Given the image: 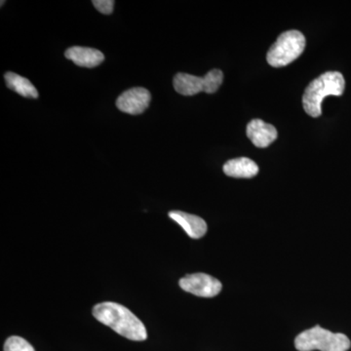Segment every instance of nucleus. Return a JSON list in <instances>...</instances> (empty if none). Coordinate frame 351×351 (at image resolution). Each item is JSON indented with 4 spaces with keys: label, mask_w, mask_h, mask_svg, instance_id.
I'll return each mask as SVG.
<instances>
[{
    "label": "nucleus",
    "mask_w": 351,
    "mask_h": 351,
    "mask_svg": "<svg viewBox=\"0 0 351 351\" xmlns=\"http://www.w3.org/2000/svg\"><path fill=\"white\" fill-rule=\"evenodd\" d=\"M169 217L184 228L189 237L199 239L207 232V223L200 217L182 211H171Z\"/></svg>",
    "instance_id": "9"
},
{
    "label": "nucleus",
    "mask_w": 351,
    "mask_h": 351,
    "mask_svg": "<svg viewBox=\"0 0 351 351\" xmlns=\"http://www.w3.org/2000/svg\"><path fill=\"white\" fill-rule=\"evenodd\" d=\"M4 351H36L34 346L18 336H12L6 339L4 343Z\"/></svg>",
    "instance_id": "13"
},
{
    "label": "nucleus",
    "mask_w": 351,
    "mask_h": 351,
    "mask_svg": "<svg viewBox=\"0 0 351 351\" xmlns=\"http://www.w3.org/2000/svg\"><path fill=\"white\" fill-rule=\"evenodd\" d=\"M223 172L228 177L253 178L258 173L257 164L247 157L230 159L223 165Z\"/></svg>",
    "instance_id": "11"
},
{
    "label": "nucleus",
    "mask_w": 351,
    "mask_h": 351,
    "mask_svg": "<svg viewBox=\"0 0 351 351\" xmlns=\"http://www.w3.org/2000/svg\"><path fill=\"white\" fill-rule=\"evenodd\" d=\"M4 78H5L7 87L10 88L16 93L25 97V98H38V90L27 78L17 75V73H11V71L6 73Z\"/></svg>",
    "instance_id": "12"
},
{
    "label": "nucleus",
    "mask_w": 351,
    "mask_h": 351,
    "mask_svg": "<svg viewBox=\"0 0 351 351\" xmlns=\"http://www.w3.org/2000/svg\"><path fill=\"white\" fill-rule=\"evenodd\" d=\"M346 82L338 71H328L309 83L302 96V105L309 117H319L322 101L327 96H341Z\"/></svg>",
    "instance_id": "2"
},
{
    "label": "nucleus",
    "mask_w": 351,
    "mask_h": 351,
    "mask_svg": "<svg viewBox=\"0 0 351 351\" xmlns=\"http://www.w3.org/2000/svg\"><path fill=\"white\" fill-rule=\"evenodd\" d=\"M247 137L256 147H267L278 137L276 127L261 119H253L247 125Z\"/></svg>",
    "instance_id": "8"
},
{
    "label": "nucleus",
    "mask_w": 351,
    "mask_h": 351,
    "mask_svg": "<svg viewBox=\"0 0 351 351\" xmlns=\"http://www.w3.org/2000/svg\"><path fill=\"white\" fill-rule=\"evenodd\" d=\"M92 3L99 12L105 15H110L114 8V1L112 0H94Z\"/></svg>",
    "instance_id": "14"
},
{
    "label": "nucleus",
    "mask_w": 351,
    "mask_h": 351,
    "mask_svg": "<svg viewBox=\"0 0 351 351\" xmlns=\"http://www.w3.org/2000/svg\"><path fill=\"white\" fill-rule=\"evenodd\" d=\"M182 290L203 298H213L219 294L223 285L218 279L205 274H189L180 280Z\"/></svg>",
    "instance_id": "6"
},
{
    "label": "nucleus",
    "mask_w": 351,
    "mask_h": 351,
    "mask_svg": "<svg viewBox=\"0 0 351 351\" xmlns=\"http://www.w3.org/2000/svg\"><path fill=\"white\" fill-rule=\"evenodd\" d=\"M223 82V71L221 69H212L203 77L189 73H178L175 75L173 84L178 93L184 96H193L200 92L216 93Z\"/></svg>",
    "instance_id": "5"
},
{
    "label": "nucleus",
    "mask_w": 351,
    "mask_h": 351,
    "mask_svg": "<svg viewBox=\"0 0 351 351\" xmlns=\"http://www.w3.org/2000/svg\"><path fill=\"white\" fill-rule=\"evenodd\" d=\"M152 95L145 88L136 87L122 93L117 101V107L128 114H141L149 108Z\"/></svg>",
    "instance_id": "7"
},
{
    "label": "nucleus",
    "mask_w": 351,
    "mask_h": 351,
    "mask_svg": "<svg viewBox=\"0 0 351 351\" xmlns=\"http://www.w3.org/2000/svg\"><path fill=\"white\" fill-rule=\"evenodd\" d=\"M64 56L82 68H95L103 63L105 60V56L101 51L82 46L69 48L64 52Z\"/></svg>",
    "instance_id": "10"
},
{
    "label": "nucleus",
    "mask_w": 351,
    "mask_h": 351,
    "mask_svg": "<svg viewBox=\"0 0 351 351\" xmlns=\"http://www.w3.org/2000/svg\"><path fill=\"white\" fill-rule=\"evenodd\" d=\"M299 351H348L351 343L346 335L332 332L320 326H315L301 332L295 339Z\"/></svg>",
    "instance_id": "3"
},
{
    "label": "nucleus",
    "mask_w": 351,
    "mask_h": 351,
    "mask_svg": "<svg viewBox=\"0 0 351 351\" xmlns=\"http://www.w3.org/2000/svg\"><path fill=\"white\" fill-rule=\"evenodd\" d=\"M92 313L99 322L112 328L124 338L135 341L147 339L144 323L130 309L121 304L113 302H101L94 306Z\"/></svg>",
    "instance_id": "1"
},
{
    "label": "nucleus",
    "mask_w": 351,
    "mask_h": 351,
    "mask_svg": "<svg viewBox=\"0 0 351 351\" xmlns=\"http://www.w3.org/2000/svg\"><path fill=\"white\" fill-rule=\"evenodd\" d=\"M306 43V38L301 32L292 29L283 32L267 52V63L274 68L288 66L301 56Z\"/></svg>",
    "instance_id": "4"
}]
</instances>
